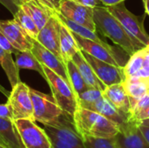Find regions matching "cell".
<instances>
[{
  "mask_svg": "<svg viewBox=\"0 0 149 148\" xmlns=\"http://www.w3.org/2000/svg\"><path fill=\"white\" fill-rule=\"evenodd\" d=\"M130 101V107L138 99L149 92V80L128 78L122 83Z\"/></svg>",
  "mask_w": 149,
  "mask_h": 148,
  "instance_id": "cell-20",
  "label": "cell"
},
{
  "mask_svg": "<svg viewBox=\"0 0 149 148\" xmlns=\"http://www.w3.org/2000/svg\"><path fill=\"white\" fill-rule=\"evenodd\" d=\"M0 65L4 71L11 88L15 86L20 80L19 69L16 62L13 60L12 54L5 51L0 44Z\"/></svg>",
  "mask_w": 149,
  "mask_h": 148,
  "instance_id": "cell-22",
  "label": "cell"
},
{
  "mask_svg": "<svg viewBox=\"0 0 149 148\" xmlns=\"http://www.w3.org/2000/svg\"><path fill=\"white\" fill-rule=\"evenodd\" d=\"M13 16V20L20 26L24 33L31 38L37 39L39 29L38 28L36 23L34 22L31 16L28 13V11L23 7L19 6L18 10Z\"/></svg>",
  "mask_w": 149,
  "mask_h": 148,
  "instance_id": "cell-23",
  "label": "cell"
},
{
  "mask_svg": "<svg viewBox=\"0 0 149 148\" xmlns=\"http://www.w3.org/2000/svg\"><path fill=\"white\" fill-rule=\"evenodd\" d=\"M54 14L58 18V20L63 24H65L72 32H73V33L82 37V38H87V39H90V40H93V41H95V42H98V43H100V44L106 43L101 38H99L96 31H93L83 26V25H80V24H79L66 18L59 11H56V12H54Z\"/></svg>",
  "mask_w": 149,
  "mask_h": 148,
  "instance_id": "cell-25",
  "label": "cell"
},
{
  "mask_svg": "<svg viewBox=\"0 0 149 148\" xmlns=\"http://www.w3.org/2000/svg\"><path fill=\"white\" fill-rule=\"evenodd\" d=\"M72 60L78 67L84 81L89 87L96 88V89L101 90L102 92L106 89L107 86L97 77V75L93 72L92 66L89 65V63L84 58L80 50L75 53V55L72 57Z\"/></svg>",
  "mask_w": 149,
  "mask_h": 148,
  "instance_id": "cell-17",
  "label": "cell"
},
{
  "mask_svg": "<svg viewBox=\"0 0 149 148\" xmlns=\"http://www.w3.org/2000/svg\"><path fill=\"white\" fill-rule=\"evenodd\" d=\"M120 128V133L115 136L119 148H149L138 123L129 120Z\"/></svg>",
  "mask_w": 149,
  "mask_h": 148,
  "instance_id": "cell-11",
  "label": "cell"
},
{
  "mask_svg": "<svg viewBox=\"0 0 149 148\" xmlns=\"http://www.w3.org/2000/svg\"><path fill=\"white\" fill-rule=\"evenodd\" d=\"M0 3H2L13 15L19 9V5L17 4L15 0H0Z\"/></svg>",
  "mask_w": 149,
  "mask_h": 148,
  "instance_id": "cell-35",
  "label": "cell"
},
{
  "mask_svg": "<svg viewBox=\"0 0 149 148\" xmlns=\"http://www.w3.org/2000/svg\"><path fill=\"white\" fill-rule=\"evenodd\" d=\"M59 30L60 21L58 19L56 15L53 14L45 25L39 31L36 40L54 53L58 58L62 59L59 46Z\"/></svg>",
  "mask_w": 149,
  "mask_h": 148,
  "instance_id": "cell-12",
  "label": "cell"
},
{
  "mask_svg": "<svg viewBox=\"0 0 149 148\" xmlns=\"http://www.w3.org/2000/svg\"><path fill=\"white\" fill-rule=\"evenodd\" d=\"M148 47H149V45H148Z\"/></svg>",
  "mask_w": 149,
  "mask_h": 148,
  "instance_id": "cell-47",
  "label": "cell"
},
{
  "mask_svg": "<svg viewBox=\"0 0 149 148\" xmlns=\"http://www.w3.org/2000/svg\"><path fill=\"white\" fill-rule=\"evenodd\" d=\"M145 53L146 47L136 51L134 54L131 55L128 62L123 67V72L126 76V79L130 78L143 67Z\"/></svg>",
  "mask_w": 149,
  "mask_h": 148,
  "instance_id": "cell-27",
  "label": "cell"
},
{
  "mask_svg": "<svg viewBox=\"0 0 149 148\" xmlns=\"http://www.w3.org/2000/svg\"><path fill=\"white\" fill-rule=\"evenodd\" d=\"M103 96V92L101 90L89 87L86 90H85L83 92L77 95V100L79 106L83 104H89L95 102L100 98Z\"/></svg>",
  "mask_w": 149,
  "mask_h": 148,
  "instance_id": "cell-29",
  "label": "cell"
},
{
  "mask_svg": "<svg viewBox=\"0 0 149 148\" xmlns=\"http://www.w3.org/2000/svg\"><path fill=\"white\" fill-rule=\"evenodd\" d=\"M65 64V66H66V71H67L68 77H69L70 84H71L76 96L79 95V93L83 92L87 88H89V86L84 81V79H83V78H82V76H81L79 69H78V67L73 63V61L69 60Z\"/></svg>",
  "mask_w": 149,
  "mask_h": 148,
  "instance_id": "cell-26",
  "label": "cell"
},
{
  "mask_svg": "<svg viewBox=\"0 0 149 148\" xmlns=\"http://www.w3.org/2000/svg\"><path fill=\"white\" fill-rule=\"evenodd\" d=\"M39 3H41L43 5L48 7L52 11H59V7L62 0H38Z\"/></svg>",
  "mask_w": 149,
  "mask_h": 148,
  "instance_id": "cell-33",
  "label": "cell"
},
{
  "mask_svg": "<svg viewBox=\"0 0 149 148\" xmlns=\"http://www.w3.org/2000/svg\"><path fill=\"white\" fill-rule=\"evenodd\" d=\"M0 44L5 51H7L8 52L11 53V54L16 55L18 52V51L8 41V39L3 35V33L1 31H0Z\"/></svg>",
  "mask_w": 149,
  "mask_h": 148,
  "instance_id": "cell-32",
  "label": "cell"
},
{
  "mask_svg": "<svg viewBox=\"0 0 149 148\" xmlns=\"http://www.w3.org/2000/svg\"><path fill=\"white\" fill-rule=\"evenodd\" d=\"M59 46L64 63L72 60L75 53L80 50L72 32L61 22L59 30Z\"/></svg>",
  "mask_w": 149,
  "mask_h": 148,
  "instance_id": "cell-19",
  "label": "cell"
},
{
  "mask_svg": "<svg viewBox=\"0 0 149 148\" xmlns=\"http://www.w3.org/2000/svg\"><path fill=\"white\" fill-rule=\"evenodd\" d=\"M100 1L105 6H111V5H115L117 3H120L121 2H124L125 0H100Z\"/></svg>",
  "mask_w": 149,
  "mask_h": 148,
  "instance_id": "cell-40",
  "label": "cell"
},
{
  "mask_svg": "<svg viewBox=\"0 0 149 148\" xmlns=\"http://www.w3.org/2000/svg\"><path fill=\"white\" fill-rule=\"evenodd\" d=\"M31 51L43 65L51 69L70 84L66 66L62 59L58 58L54 53L46 49L36 39H32V47Z\"/></svg>",
  "mask_w": 149,
  "mask_h": 148,
  "instance_id": "cell-13",
  "label": "cell"
},
{
  "mask_svg": "<svg viewBox=\"0 0 149 148\" xmlns=\"http://www.w3.org/2000/svg\"><path fill=\"white\" fill-rule=\"evenodd\" d=\"M139 125H142V126H149V119L148 120H143V121H142V122H141Z\"/></svg>",
  "mask_w": 149,
  "mask_h": 148,
  "instance_id": "cell-43",
  "label": "cell"
},
{
  "mask_svg": "<svg viewBox=\"0 0 149 148\" xmlns=\"http://www.w3.org/2000/svg\"><path fill=\"white\" fill-rule=\"evenodd\" d=\"M79 106L96 112V113L105 116L108 120H110L113 122L119 125L120 127L129 121V116H127V115L124 114L123 113H121L120 111H119L104 96L100 98L95 102L89 103V104H83Z\"/></svg>",
  "mask_w": 149,
  "mask_h": 148,
  "instance_id": "cell-15",
  "label": "cell"
},
{
  "mask_svg": "<svg viewBox=\"0 0 149 148\" xmlns=\"http://www.w3.org/2000/svg\"><path fill=\"white\" fill-rule=\"evenodd\" d=\"M74 127L80 137L110 139L120 133V126L105 116L79 106L72 118Z\"/></svg>",
  "mask_w": 149,
  "mask_h": 148,
  "instance_id": "cell-1",
  "label": "cell"
},
{
  "mask_svg": "<svg viewBox=\"0 0 149 148\" xmlns=\"http://www.w3.org/2000/svg\"><path fill=\"white\" fill-rule=\"evenodd\" d=\"M7 104L12 113L13 120L29 119L34 120L33 106L30 94V87L24 82L19 81L11 88Z\"/></svg>",
  "mask_w": 149,
  "mask_h": 148,
  "instance_id": "cell-7",
  "label": "cell"
},
{
  "mask_svg": "<svg viewBox=\"0 0 149 148\" xmlns=\"http://www.w3.org/2000/svg\"><path fill=\"white\" fill-rule=\"evenodd\" d=\"M79 3L91 7V8H95L98 6H103V3L100 0H76Z\"/></svg>",
  "mask_w": 149,
  "mask_h": 148,
  "instance_id": "cell-37",
  "label": "cell"
},
{
  "mask_svg": "<svg viewBox=\"0 0 149 148\" xmlns=\"http://www.w3.org/2000/svg\"><path fill=\"white\" fill-rule=\"evenodd\" d=\"M13 121L0 118V137L8 148H24Z\"/></svg>",
  "mask_w": 149,
  "mask_h": 148,
  "instance_id": "cell-21",
  "label": "cell"
},
{
  "mask_svg": "<svg viewBox=\"0 0 149 148\" xmlns=\"http://www.w3.org/2000/svg\"><path fill=\"white\" fill-rule=\"evenodd\" d=\"M149 106V92L144 95L142 98L138 99L134 104H133L130 107V117L134 113L143 110L144 108Z\"/></svg>",
  "mask_w": 149,
  "mask_h": 148,
  "instance_id": "cell-30",
  "label": "cell"
},
{
  "mask_svg": "<svg viewBox=\"0 0 149 148\" xmlns=\"http://www.w3.org/2000/svg\"><path fill=\"white\" fill-rule=\"evenodd\" d=\"M0 118L9 120H14L13 117H12L11 111L7 103L0 104Z\"/></svg>",
  "mask_w": 149,
  "mask_h": 148,
  "instance_id": "cell-34",
  "label": "cell"
},
{
  "mask_svg": "<svg viewBox=\"0 0 149 148\" xmlns=\"http://www.w3.org/2000/svg\"><path fill=\"white\" fill-rule=\"evenodd\" d=\"M86 148H119L115 137L110 139L95 138L91 136L80 137Z\"/></svg>",
  "mask_w": 149,
  "mask_h": 148,
  "instance_id": "cell-28",
  "label": "cell"
},
{
  "mask_svg": "<svg viewBox=\"0 0 149 148\" xmlns=\"http://www.w3.org/2000/svg\"><path fill=\"white\" fill-rule=\"evenodd\" d=\"M0 92H1L4 96H6V97H9V95H10V93H9V92H7V91H6V90H5V89H4L1 85H0Z\"/></svg>",
  "mask_w": 149,
  "mask_h": 148,
  "instance_id": "cell-42",
  "label": "cell"
},
{
  "mask_svg": "<svg viewBox=\"0 0 149 148\" xmlns=\"http://www.w3.org/2000/svg\"><path fill=\"white\" fill-rule=\"evenodd\" d=\"M0 143H1L2 145H3V146H5V143L3 142V140H2V138H1V137H0ZM5 147H6V146H5ZM7 148H8V147H7Z\"/></svg>",
  "mask_w": 149,
  "mask_h": 148,
  "instance_id": "cell-45",
  "label": "cell"
},
{
  "mask_svg": "<svg viewBox=\"0 0 149 148\" xmlns=\"http://www.w3.org/2000/svg\"><path fill=\"white\" fill-rule=\"evenodd\" d=\"M0 148H7L5 146H3V145H2L1 143H0Z\"/></svg>",
  "mask_w": 149,
  "mask_h": 148,
  "instance_id": "cell-46",
  "label": "cell"
},
{
  "mask_svg": "<svg viewBox=\"0 0 149 148\" xmlns=\"http://www.w3.org/2000/svg\"><path fill=\"white\" fill-rule=\"evenodd\" d=\"M0 31L18 51L31 50L32 38L28 37L13 19L0 20Z\"/></svg>",
  "mask_w": 149,
  "mask_h": 148,
  "instance_id": "cell-14",
  "label": "cell"
},
{
  "mask_svg": "<svg viewBox=\"0 0 149 148\" xmlns=\"http://www.w3.org/2000/svg\"><path fill=\"white\" fill-rule=\"evenodd\" d=\"M30 94L36 122H39L43 125H51L60 119L64 112L58 106L52 95L43 93L31 87Z\"/></svg>",
  "mask_w": 149,
  "mask_h": 148,
  "instance_id": "cell-5",
  "label": "cell"
},
{
  "mask_svg": "<svg viewBox=\"0 0 149 148\" xmlns=\"http://www.w3.org/2000/svg\"><path fill=\"white\" fill-rule=\"evenodd\" d=\"M31 16L34 22L36 23L39 31L45 25L47 21L53 16L54 11H52L48 7L43 5L38 0H25L20 5Z\"/></svg>",
  "mask_w": 149,
  "mask_h": 148,
  "instance_id": "cell-18",
  "label": "cell"
},
{
  "mask_svg": "<svg viewBox=\"0 0 149 148\" xmlns=\"http://www.w3.org/2000/svg\"><path fill=\"white\" fill-rule=\"evenodd\" d=\"M81 52L86 60L92 66L97 77L106 86L123 83L126 80L123 67H118L100 60L84 51H81Z\"/></svg>",
  "mask_w": 149,
  "mask_h": 148,
  "instance_id": "cell-9",
  "label": "cell"
},
{
  "mask_svg": "<svg viewBox=\"0 0 149 148\" xmlns=\"http://www.w3.org/2000/svg\"><path fill=\"white\" fill-rule=\"evenodd\" d=\"M149 119V106L144 108L143 110L134 113V115H132L129 118V120L131 121H134L138 124H140L141 122H142L143 120H148Z\"/></svg>",
  "mask_w": 149,
  "mask_h": 148,
  "instance_id": "cell-31",
  "label": "cell"
},
{
  "mask_svg": "<svg viewBox=\"0 0 149 148\" xmlns=\"http://www.w3.org/2000/svg\"><path fill=\"white\" fill-rule=\"evenodd\" d=\"M13 122L24 148H52L49 135L44 128L36 124L35 120L19 119Z\"/></svg>",
  "mask_w": 149,
  "mask_h": 148,
  "instance_id": "cell-6",
  "label": "cell"
},
{
  "mask_svg": "<svg viewBox=\"0 0 149 148\" xmlns=\"http://www.w3.org/2000/svg\"><path fill=\"white\" fill-rule=\"evenodd\" d=\"M24 1H25V0H15V2L17 3V5H20V4H21L23 2H24Z\"/></svg>",
  "mask_w": 149,
  "mask_h": 148,
  "instance_id": "cell-44",
  "label": "cell"
},
{
  "mask_svg": "<svg viewBox=\"0 0 149 148\" xmlns=\"http://www.w3.org/2000/svg\"><path fill=\"white\" fill-rule=\"evenodd\" d=\"M139 127L142 133V134L144 135V137L146 138V140H148L149 143V126H142V125H139Z\"/></svg>",
  "mask_w": 149,
  "mask_h": 148,
  "instance_id": "cell-39",
  "label": "cell"
},
{
  "mask_svg": "<svg viewBox=\"0 0 149 148\" xmlns=\"http://www.w3.org/2000/svg\"><path fill=\"white\" fill-rule=\"evenodd\" d=\"M73 37L81 51L87 52L88 54L93 56L94 58L107 62L110 65L118 66V67H124L123 61H120L118 54L116 53V49L107 43L100 44L85 38H82L75 33H73Z\"/></svg>",
  "mask_w": 149,
  "mask_h": 148,
  "instance_id": "cell-8",
  "label": "cell"
},
{
  "mask_svg": "<svg viewBox=\"0 0 149 148\" xmlns=\"http://www.w3.org/2000/svg\"><path fill=\"white\" fill-rule=\"evenodd\" d=\"M43 70L45 74V80L51 88L52 95L55 101L65 113L73 118L79 104L72 85L48 67L43 65Z\"/></svg>",
  "mask_w": 149,
  "mask_h": 148,
  "instance_id": "cell-3",
  "label": "cell"
},
{
  "mask_svg": "<svg viewBox=\"0 0 149 148\" xmlns=\"http://www.w3.org/2000/svg\"><path fill=\"white\" fill-rule=\"evenodd\" d=\"M93 20L97 31L105 37L110 38L129 55L134 54L139 50L120 21L106 6L93 8Z\"/></svg>",
  "mask_w": 149,
  "mask_h": 148,
  "instance_id": "cell-2",
  "label": "cell"
},
{
  "mask_svg": "<svg viewBox=\"0 0 149 148\" xmlns=\"http://www.w3.org/2000/svg\"><path fill=\"white\" fill-rule=\"evenodd\" d=\"M15 62L18 69H28L35 71L45 79V74L43 70V65L31 50L18 51L16 54Z\"/></svg>",
  "mask_w": 149,
  "mask_h": 148,
  "instance_id": "cell-24",
  "label": "cell"
},
{
  "mask_svg": "<svg viewBox=\"0 0 149 148\" xmlns=\"http://www.w3.org/2000/svg\"><path fill=\"white\" fill-rule=\"evenodd\" d=\"M52 140V148H73L71 147L70 145L66 144L65 142L60 140L58 138H57L56 136L52 135V134H49L47 133Z\"/></svg>",
  "mask_w": 149,
  "mask_h": 148,
  "instance_id": "cell-36",
  "label": "cell"
},
{
  "mask_svg": "<svg viewBox=\"0 0 149 148\" xmlns=\"http://www.w3.org/2000/svg\"><path fill=\"white\" fill-rule=\"evenodd\" d=\"M143 2H144V5H145L146 13L149 16V0H143Z\"/></svg>",
  "mask_w": 149,
  "mask_h": 148,
  "instance_id": "cell-41",
  "label": "cell"
},
{
  "mask_svg": "<svg viewBox=\"0 0 149 148\" xmlns=\"http://www.w3.org/2000/svg\"><path fill=\"white\" fill-rule=\"evenodd\" d=\"M143 68L148 70L149 72V47H146V53H145V58L143 63Z\"/></svg>",
  "mask_w": 149,
  "mask_h": 148,
  "instance_id": "cell-38",
  "label": "cell"
},
{
  "mask_svg": "<svg viewBox=\"0 0 149 148\" xmlns=\"http://www.w3.org/2000/svg\"><path fill=\"white\" fill-rule=\"evenodd\" d=\"M106 7L120 21L139 50L148 46L149 36L143 27V24L126 8L124 2Z\"/></svg>",
  "mask_w": 149,
  "mask_h": 148,
  "instance_id": "cell-4",
  "label": "cell"
},
{
  "mask_svg": "<svg viewBox=\"0 0 149 148\" xmlns=\"http://www.w3.org/2000/svg\"><path fill=\"white\" fill-rule=\"evenodd\" d=\"M59 12L66 18L93 31L96 26L93 20V8L83 5L76 0H62Z\"/></svg>",
  "mask_w": 149,
  "mask_h": 148,
  "instance_id": "cell-10",
  "label": "cell"
},
{
  "mask_svg": "<svg viewBox=\"0 0 149 148\" xmlns=\"http://www.w3.org/2000/svg\"><path fill=\"white\" fill-rule=\"evenodd\" d=\"M103 96L107 98L119 111L130 118V101L122 83L107 86L103 91Z\"/></svg>",
  "mask_w": 149,
  "mask_h": 148,
  "instance_id": "cell-16",
  "label": "cell"
}]
</instances>
